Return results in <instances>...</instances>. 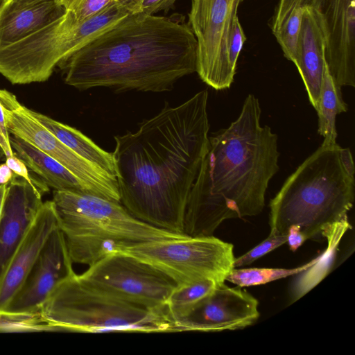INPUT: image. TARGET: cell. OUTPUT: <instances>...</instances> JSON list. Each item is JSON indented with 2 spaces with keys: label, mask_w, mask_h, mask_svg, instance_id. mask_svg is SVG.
<instances>
[{
  "label": "cell",
  "mask_w": 355,
  "mask_h": 355,
  "mask_svg": "<svg viewBox=\"0 0 355 355\" xmlns=\"http://www.w3.org/2000/svg\"><path fill=\"white\" fill-rule=\"evenodd\" d=\"M208 92L168 104L135 132L114 137L112 153L121 202L137 218L184 233L189 193L206 153Z\"/></svg>",
  "instance_id": "obj_1"
},
{
  "label": "cell",
  "mask_w": 355,
  "mask_h": 355,
  "mask_svg": "<svg viewBox=\"0 0 355 355\" xmlns=\"http://www.w3.org/2000/svg\"><path fill=\"white\" fill-rule=\"evenodd\" d=\"M197 42L189 24L128 13L61 60L64 83L80 90L162 92L196 71Z\"/></svg>",
  "instance_id": "obj_2"
},
{
  "label": "cell",
  "mask_w": 355,
  "mask_h": 355,
  "mask_svg": "<svg viewBox=\"0 0 355 355\" xmlns=\"http://www.w3.org/2000/svg\"><path fill=\"white\" fill-rule=\"evenodd\" d=\"M261 113L258 98L248 94L239 117L209 137L186 206V235L212 236L227 219L262 211L279 153L277 135L261 125Z\"/></svg>",
  "instance_id": "obj_3"
},
{
  "label": "cell",
  "mask_w": 355,
  "mask_h": 355,
  "mask_svg": "<svg viewBox=\"0 0 355 355\" xmlns=\"http://www.w3.org/2000/svg\"><path fill=\"white\" fill-rule=\"evenodd\" d=\"M337 144L322 145L286 180L270 200V234L286 235L298 225L306 239L347 218L354 201V177L344 168Z\"/></svg>",
  "instance_id": "obj_4"
},
{
  "label": "cell",
  "mask_w": 355,
  "mask_h": 355,
  "mask_svg": "<svg viewBox=\"0 0 355 355\" xmlns=\"http://www.w3.org/2000/svg\"><path fill=\"white\" fill-rule=\"evenodd\" d=\"M52 201L73 263L89 266L141 243L186 235L146 223L121 202L95 195L54 190Z\"/></svg>",
  "instance_id": "obj_5"
},
{
  "label": "cell",
  "mask_w": 355,
  "mask_h": 355,
  "mask_svg": "<svg viewBox=\"0 0 355 355\" xmlns=\"http://www.w3.org/2000/svg\"><path fill=\"white\" fill-rule=\"evenodd\" d=\"M40 312L58 331H169L165 312L122 300L76 273L51 293Z\"/></svg>",
  "instance_id": "obj_6"
},
{
  "label": "cell",
  "mask_w": 355,
  "mask_h": 355,
  "mask_svg": "<svg viewBox=\"0 0 355 355\" xmlns=\"http://www.w3.org/2000/svg\"><path fill=\"white\" fill-rule=\"evenodd\" d=\"M128 14L117 2L83 21L65 10L35 32L0 47V74L14 85L44 82L61 60Z\"/></svg>",
  "instance_id": "obj_7"
},
{
  "label": "cell",
  "mask_w": 355,
  "mask_h": 355,
  "mask_svg": "<svg viewBox=\"0 0 355 355\" xmlns=\"http://www.w3.org/2000/svg\"><path fill=\"white\" fill-rule=\"evenodd\" d=\"M160 270L178 286L211 279L224 283L234 267V245L212 236L150 241L121 251Z\"/></svg>",
  "instance_id": "obj_8"
},
{
  "label": "cell",
  "mask_w": 355,
  "mask_h": 355,
  "mask_svg": "<svg viewBox=\"0 0 355 355\" xmlns=\"http://www.w3.org/2000/svg\"><path fill=\"white\" fill-rule=\"evenodd\" d=\"M244 0H191L189 26L197 42L196 72L207 85L230 88L236 70L229 46L239 5Z\"/></svg>",
  "instance_id": "obj_9"
},
{
  "label": "cell",
  "mask_w": 355,
  "mask_h": 355,
  "mask_svg": "<svg viewBox=\"0 0 355 355\" xmlns=\"http://www.w3.org/2000/svg\"><path fill=\"white\" fill-rule=\"evenodd\" d=\"M0 103L10 134L16 135L55 159L90 190L93 195L121 202L117 180L78 155L43 126L16 96L0 89Z\"/></svg>",
  "instance_id": "obj_10"
},
{
  "label": "cell",
  "mask_w": 355,
  "mask_h": 355,
  "mask_svg": "<svg viewBox=\"0 0 355 355\" xmlns=\"http://www.w3.org/2000/svg\"><path fill=\"white\" fill-rule=\"evenodd\" d=\"M80 275L122 300L165 313L167 300L178 286L155 267L121 252L105 257Z\"/></svg>",
  "instance_id": "obj_11"
},
{
  "label": "cell",
  "mask_w": 355,
  "mask_h": 355,
  "mask_svg": "<svg viewBox=\"0 0 355 355\" xmlns=\"http://www.w3.org/2000/svg\"><path fill=\"white\" fill-rule=\"evenodd\" d=\"M259 302L250 293L221 283L186 315L170 324V332L243 329L259 318Z\"/></svg>",
  "instance_id": "obj_12"
},
{
  "label": "cell",
  "mask_w": 355,
  "mask_h": 355,
  "mask_svg": "<svg viewBox=\"0 0 355 355\" xmlns=\"http://www.w3.org/2000/svg\"><path fill=\"white\" fill-rule=\"evenodd\" d=\"M322 17L326 33L325 62L340 86L355 87V0H299ZM297 1V2H298Z\"/></svg>",
  "instance_id": "obj_13"
},
{
  "label": "cell",
  "mask_w": 355,
  "mask_h": 355,
  "mask_svg": "<svg viewBox=\"0 0 355 355\" xmlns=\"http://www.w3.org/2000/svg\"><path fill=\"white\" fill-rule=\"evenodd\" d=\"M66 240L59 227L54 230L6 311L38 312L51 293L75 274Z\"/></svg>",
  "instance_id": "obj_14"
},
{
  "label": "cell",
  "mask_w": 355,
  "mask_h": 355,
  "mask_svg": "<svg viewBox=\"0 0 355 355\" xmlns=\"http://www.w3.org/2000/svg\"><path fill=\"white\" fill-rule=\"evenodd\" d=\"M57 227L58 220L53 202H43L0 279V310H6L19 291L46 241Z\"/></svg>",
  "instance_id": "obj_15"
},
{
  "label": "cell",
  "mask_w": 355,
  "mask_h": 355,
  "mask_svg": "<svg viewBox=\"0 0 355 355\" xmlns=\"http://www.w3.org/2000/svg\"><path fill=\"white\" fill-rule=\"evenodd\" d=\"M43 193L17 175L7 184L0 221V279L41 207Z\"/></svg>",
  "instance_id": "obj_16"
},
{
  "label": "cell",
  "mask_w": 355,
  "mask_h": 355,
  "mask_svg": "<svg viewBox=\"0 0 355 355\" xmlns=\"http://www.w3.org/2000/svg\"><path fill=\"white\" fill-rule=\"evenodd\" d=\"M295 65L302 77L309 101L317 110L325 65L327 33L322 15L304 5Z\"/></svg>",
  "instance_id": "obj_17"
},
{
  "label": "cell",
  "mask_w": 355,
  "mask_h": 355,
  "mask_svg": "<svg viewBox=\"0 0 355 355\" xmlns=\"http://www.w3.org/2000/svg\"><path fill=\"white\" fill-rule=\"evenodd\" d=\"M64 12L58 0L0 5V47L23 39Z\"/></svg>",
  "instance_id": "obj_18"
},
{
  "label": "cell",
  "mask_w": 355,
  "mask_h": 355,
  "mask_svg": "<svg viewBox=\"0 0 355 355\" xmlns=\"http://www.w3.org/2000/svg\"><path fill=\"white\" fill-rule=\"evenodd\" d=\"M10 142L15 155L48 187L58 191L92 194L70 171L33 145L12 134H10Z\"/></svg>",
  "instance_id": "obj_19"
},
{
  "label": "cell",
  "mask_w": 355,
  "mask_h": 355,
  "mask_svg": "<svg viewBox=\"0 0 355 355\" xmlns=\"http://www.w3.org/2000/svg\"><path fill=\"white\" fill-rule=\"evenodd\" d=\"M33 116L60 141L80 157L116 179L112 153H108L80 131L31 110Z\"/></svg>",
  "instance_id": "obj_20"
},
{
  "label": "cell",
  "mask_w": 355,
  "mask_h": 355,
  "mask_svg": "<svg viewBox=\"0 0 355 355\" xmlns=\"http://www.w3.org/2000/svg\"><path fill=\"white\" fill-rule=\"evenodd\" d=\"M347 109V105L342 97L341 87L330 74L325 62L319 104L316 110L318 116V132L324 137V143H336V116L345 112Z\"/></svg>",
  "instance_id": "obj_21"
},
{
  "label": "cell",
  "mask_w": 355,
  "mask_h": 355,
  "mask_svg": "<svg viewBox=\"0 0 355 355\" xmlns=\"http://www.w3.org/2000/svg\"><path fill=\"white\" fill-rule=\"evenodd\" d=\"M352 226L347 218L326 227L321 232L328 241V247L319 256L318 261L305 270L300 279L297 282L293 298L294 301L312 289L327 275L335 257L336 249L341 238Z\"/></svg>",
  "instance_id": "obj_22"
},
{
  "label": "cell",
  "mask_w": 355,
  "mask_h": 355,
  "mask_svg": "<svg viewBox=\"0 0 355 355\" xmlns=\"http://www.w3.org/2000/svg\"><path fill=\"white\" fill-rule=\"evenodd\" d=\"M221 283L205 279L195 283L177 286L166 304V315L170 324L186 315L200 300L210 294Z\"/></svg>",
  "instance_id": "obj_23"
},
{
  "label": "cell",
  "mask_w": 355,
  "mask_h": 355,
  "mask_svg": "<svg viewBox=\"0 0 355 355\" xmlns=\"http://www.w3.org/2000/svg\"><path fill=\"white\" fill-rule=\"evenodd\" d=\"M318 257L319 256L309 263L295 268H250L239 269L234 268L225 280L240 288L265 284L304 272L318 261Z\"/></svg>",
  "instance_id": "obj_24"
},
{
  "label": "cell",
  "mask_w": 355,
  "mask_h": 355,
  "mask_svg": "<svg viewBox=\"0 0 355 355\" xmlns=\"http://www.w3.org/2000/svg\"><path fill=\"white\" fill-rule=\"evenodd\" d=\"M58 331L38 312H12L0 310L1 332Z\"/></svg>",
  "instance_id": "obj_25"
},
{
  "label": "cell",
  "mask_w": 355,
  "mask_h": 355,
  "mask_svg": "<svg viewBox=\"0 0 355 355\" xmlns=\"http://www.w3.org/2000/svg\"><path fill=\"white\" fill-rule=\"evenodd\" d=\"M304 8V5L298 1L279 28L272 32L285 58L293 63L297 54Z\"/></svg>",
  "instance_id": "obj_26"
},
{
  "label": "cell",
  "mask_w": 355,
  "mask_h": 355,
  "mask_svg": "<svg viewBox=\"0 0 355 355\" xmlns=\"http://www.w3.org/2000/svg\"><path fill=\"white\" fill-rule=\"evenodd\" d=\"M117 0H58L66 11L71 12L75 18L83 21L97 15L107 6Z\"/></svg>",
  "instance_id": "obj_27"
},
{
  "label": "cell",
  "mask_w": 355,
  "mask_h": 355,
  "mask_svg": "<svg viewBox=\"0 0 355 355\" xmlns=\"http://www.w3.org/2000/svg\"><path fill=\"white\" fill-rule=\"evenodd\" d=\"M286 241L287 234H269L264 241L256 245L254 248L250 250L242 256L235 258L234 261V267L239 268L250 265L259 258L286 243Z\"/></svg>",
  "instance_id": "obj_28"
},
{
  "label": "cell",
  "mask_w": 355,
  "mask_h": 355,
  "mask_svg": "<svg viewBox=\"0 0 355 355\" xmlns=\"http://www.w3.org/2000/svg\"><path fill=\"white\" fill-rule=\"evenodd\" d=\"M246 40L239 17L236 19L229 46V57L232 67L236 70L237 60Z\"/></svg>",
  "instance_id": "obj_29"
},
{
  "label": "cell",
  "mask_w": 355,
  "mask_h": 355,
  "mask_svg": "<svg viewBox=\"0 0 355 355\" xmlns=\"http://www.w3.org/2000/svg\"><path fill=\"white\" fill-rule=\"evenodd\" d=\"M6 164L15 175L24 178L32 186L37 187L44 192L48 190V186L45 183H39L31 177L26 165L15 155L6 157Z\"/></svg>",
  "instance_id": "obj_30"
},
{
  "label": "cell",
  "mask_w": 355,
  "mask_h": 355,
  "mask_svg": "<svg viewBox=\"0 0 355 355\" xmlns=\"http://www.w3.org/2000/svg\"><path fill=\"white\" fill-rule=\"evenodd\" d=\"M299 0H279L275 10L272 21V31L279 28L284 19L288 15L291 9L295 6Z\"/></svg>",
  "instance_id": "obj_31"
},
{
  "label": "cell",
  "mask_w": 355,
  "mask_h": 355,
  "mask_svg": "<svg viewBox=\"0 0 355 355\" xmlns=\"http://www.w3.org/2000/svg\"><path fill=\"white\" fill-rule=\"evenodd\" d=\"M0 150L6 157L15 155L10 142V133L6 125L2 106L0 103Z\"/></svg>",
  "instance_id": "obj_32"
},
{
  "label": "cell",
  "mask_w": 355,
  "mask_h": 355,
  "mask_svg": "<svg viewBox=\"0 0 355 355\" xmlns=\"http://www.w3.org/2000/svg\"><path fill=\"white\" fill-rule=\"evenodd\" d=\"M176 0H143L140 12L155 15V13L171 8Z\"/></svg>",
  "instance_id": "obj_33"
},
{
  "label": "cell",
  "mask_w": 355,
  "mask_h": 355,
  "mask_svg": "<svg viewBox=\"0 0 355 355\" xmlns=\"http://www.w3.org/2000/svg\"><path fill=\"white\" fill-rule=\"evenodd\" d=\"M306 241L298 225H291L287 232V241L290 250L295 251Z\"/></svg>",
  "instance_id": "obj_34"
},
{
  "label": "cell",
  "mask_w": 355,
  "mask_h": 355,
  "mask_svg": "<svg viewBox=\"0 0 355 355\" xmlns=\"http://www.w3.org/2000/svg\"><path fill=\"white\" fill-rule=\"evenodd\" d=\"M340 159L346 171L351 175L354 177L355 168L353 161L352 155L349 148H340Z\"/></svg>",
  "instance_id": "obj_35"
},
{
  "label": "cell",
  "mask_w": 355,
  "mask_h": 355,
  "mask_svg": "<svg viewBox=\"0 0 355 355\" xmlns=\"http://www.w3.org/2000/svg\"><path fill=\"white\" fill-rule=\"evenodd\" d=\"M116 2L129 13H135L140 12L143 0H117Z\"/></svg>",
  "instance_id": "obj_36"
},
{
  "label": "cell",
  "mask_w": 355,
  "mask_h": 355,
  "mask_svg": "<svg viewBox=\"0 0 355 355\" xmlns=\"http://www.w3.org/2000/svg\"><path fill=\"white\" fill-rule=\"evenodd\" d=\"M15 175L6 163L0 164V184H8Z\"/></svg>",
  "instance_id": "obj_37"
},
{
  "label": "cell",
  "mask_w": 355,
  "mask_h": 355,
  "mask_svg": "<svg viewBox=\"0 0 355 355\" xmlns=\"http://www.w3.org/2000/svg\"><path fill=\"white\" fill-rule=\"evenodd\" d=\"M6 191L7 184H0V221L2 216Z\"/></svg>",
  "instance_id": "obj_38"
},
{
  "label": "cell",
  "mask_w": 355,
  "mask_h": 355,
  "mask_svg": "<svg viewBox=\"0 0 355 355\" xmlns=\"http://www.w3.org/2000/svg\"><path fill=\"white\" fill-rule=\"evenodd\" d=\"M37 1L40 0H0V5L10 3H27Z\"/></svg>",
  "instance_id": "obj_39"
},
{
  "label": "cell",
  "mask_w": 355,
  "mask_h": 355,
  "mask_svg": "<svg viewBox=\"0 0 355 355\" xmlns=\"http://www.w3.org/2000/svg\"><path fill=\"white\" fill-rule=\"evenodd\" d=\"M0 152H1V150H0Z\"/></svg>",
  "instance_id": "obj_40"
}]
</instances>
